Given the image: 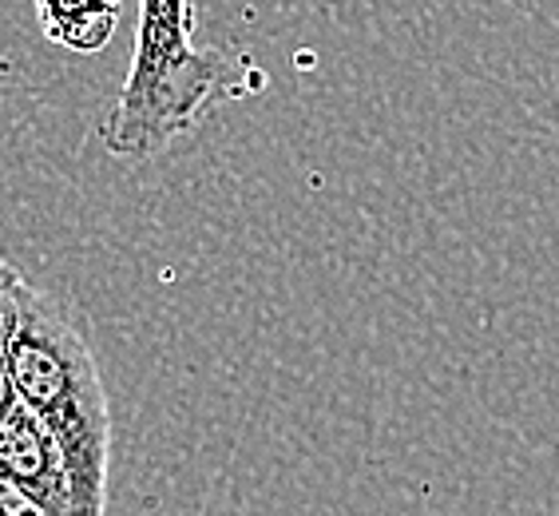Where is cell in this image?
Masks as SVG:
<instances>
[{"mask_svg": "<svg viewBox=\"0 0 559 516\" xmlns=\"http://www.w3.org/2000/svg\"><path fill=\"white\" fill-rule=\"evenodd\" d=\"M9 374L16 401L64 453L84 505L108 516L111 401L99 377L87 322L72 302L16 279L9 286Z\"/></svg>", "mask_w": 559, "mask_h": 516, "instance_id": "1", "label": "cell"}, {"mask_svg": "<svg viewBox=\"0 0 559 516\" xmlns=\"http://www.w3.org/2000/svg\"><path fill=\"white\" fill-rule=\"evenodd\" d=\"M262 72L235 52L194 44V0H140L131 72L99 140L119 160H151L223 99L262 92Z\"/></svg>", "mask_w": 559, "mask_h": 516, "instance_id": "2", "label": "cell"}, {"mask_svg": "<svg viewBox=\"0 0 559 516\" xmlns=\"http://www.w3.org/2000/svg\"><path fill=\"white\" fill-rule=\"evenodd\" d=\"M0 481L12 484L48 516H96L75 489L64 453L56 449V442L21 401L9 418H0Z\"/></svg>", "mask_w": 559, "mask_h": 516, "instance_id": "3", "label": "cell"}, {"mask_svg": "<svg viewBox=\"0 0 559 516\" xmlns=\"http://www.w3.org/2000/svg\"><path fill=\"white\" fill-rule=\"evenodd\" d=\"M40 33L75 56H96L119 28V4L111 0H33Z\"/></svg>", "mask_w": 559, "mask_h": 516, "instance_id": "4", "label": "cell"}, {"mask_svg": "<svg viewBox=\"0 0 559 516\" xmlns=\"http://www.w3.org/2000/svg\"><path fill=\"white\" fill-rule=\"evenodd\" d=\"M0 516H48L40 505H33L28 496H21L12 484L0 481Z\"/></svg>", "mask_w": 559, "mask_h": 516, "instance_id": "5", "label": "cell"}, {"mask_svg": "<svg viewBox=\"0 0 559 516\" xmlns=\"http://www.w3.org/2000/svg\"><path fill=\"white\" fill-rule=\"evenodd\" d=\"M111 4H123V0H111Z\"/></svg>", "mask_w": 559, "mask_h": 516, "instance_id": "6", "label": "cell"}]
</instances>
